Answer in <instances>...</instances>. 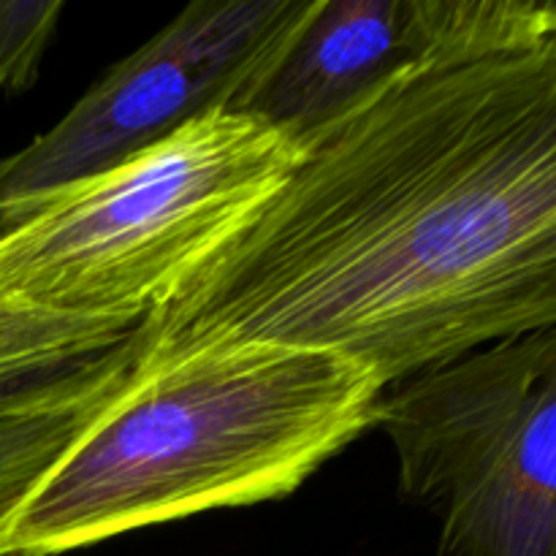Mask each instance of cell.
Instances as JSON below:
<instances>
[{
    "label": "cell",
    "instance_id": "cell-1",
    "mask_svg": "<svg viewBox=\"0 0 556 556\" xmlns=\"http://www.w3.org/2000/svg\"><path fill=\"white\" fill-rule=\"evenodd\" d=\"M147 320L334 353L383 391L556 329V38L418 65L309 134Z\"/></svg>",
    "mask_w": 556,
    "mask_h": 556
},
{
    "label": "cell",
    "instance_id": "cell-2",
    "mask_svg": "<svg viewBox=\"0 0 556 556\" xmlns=\"http://www.w3.org/2000/svg\"><path fill=\"white\" fill-rule=\"evenodd\" d=\"M380 394L375 375L334 353L161 342L150 326L123 389L0 516V556L68 554L288 497L375 427Z\"/></svg>",
    "mask_w": 556,
    "mask_h": 556
},
{
    "label": "cell",
    "instance_id": "cell-3",
    "mask_svg": "<svg viewBox=\"0 0 556 556\" xmlns=\"http://www.w3.org/2000/svg\"><path fill=\"white\" fill-rule=\"evenodd\" d=\"M296 161V141L255 114H199L0 233V291L49 313L141 324Z\"/></svg>",
    "mask_w": 556,
    "mask_h": 556
},
{
    "label": "cell",
    "instance_id": "cell-4",
    "mask_svg": "<svg viewBox=\"0 0 556 556\" xmlns=\"http://www.w3.org/2000/svg\"><path fill=\"white\" fill-rule=\"evenodd\" d=\"M375 427L402 500L440 519L438 556H556V329L389 386Z\"/></svg>",
    "mask_w": 556,
    "mask_h": 556
},
{
    "label": "cell",
    "instance_id": "cell-5",
    "mask_svg": "<svg viewBox=\"0 0 556 556\" xmlns=\"http://www.w3.org/2000/svg\"><path fill=\"white\" fill-rule=\"evenodd\" d=\"M315 0H195L117 60L47 134L0 157V233L41 201L150 150L212 109H233Z\"/></svg>",
    "mask_w": 556,
    "mask_h": 556
},
{
    "label": "cell",
    "instance_id": "cell-6",
    "mask_svg": "<svg viewBox=\"0 0 556 556\" xmlns=\"http://www.w3.org/2000/svg\"><path fill=\"white\" fill-rule=\"evenodd\" d=\"M556 38L548 0H315L231 112L307 139L418 65Z\"/></svg>",
    "mask_w": 556,
    "mask_h": 556
},
{
    "label": "cell",
    "instance_id": "cell-7",
    "mask_svg": "<svg viewBox=\"0 0 556 556\" xmlns=\"http://www.w3.org/2000/svg\"><path fill=\"white\" fill-rule=\"evenodd\" d=\"M144 326L87 362L0 396V516L123 389L150 340Z\"/></svg>",
    "mask_w": 556,
    "mask_h": 556
},
{
    "label": "cell",
    "instance_id": "cell-8",
    "mask_svg": "<svg viewBox=\"0 0 556 556\" xmlns=\"http://www.w3.org/2000/svg\"><path fill=\"white\" fill-rule=\"evenodd\" d=\"M136 326L49 313L0 291V396L109 351Z\"/></svg>",
    "mask_w": 556,
    "mask_h": 556
},
{
    "label": "cell",
    "instance_id": "cell-9",
    "mask_svg": "<svg viewBox=\"0 0 556 556\" xmlns=\"http://www.w3.org/2000/svg\"><path fill=\"white\" fill-rule=\"evenodd\" d=\"M63 0H0V96L22 92L38 79Z\"/></svg>",
    "mask_w": 556,
    "mask_h": 556
}]
</instances>
